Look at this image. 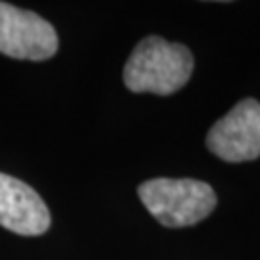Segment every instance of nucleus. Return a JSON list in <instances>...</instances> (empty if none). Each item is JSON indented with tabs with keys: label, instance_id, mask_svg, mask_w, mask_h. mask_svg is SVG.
<instances>
[{
	"label": "nucleus",
	"instance_id": "7ed1b4c3",
	"mask_svg": "<svg viewBox=\"0 0 260 260\" xmlns=\"http://www.w3.org/2000/svg\"><path fill=\"white\" fill-rule=\"evenodd\" d=\"M58 50L56 29L35 12L0 2V52L18 60H48Z\"/></svg>",
	"mask_w": 260,
	"mask_h": 260
},
{
	"label": "nucleus",
	"instance_id": "20e7f679",
	"mask_svg": "<svg viewBox=\"0 0 260 260\" xmlns=\"http://www.w3.org/2000/svg\"><path fill=\"white\" fill-rule=\"evenodd\" d=\"M206 147L223 162H249L260 156V103L243 99L214 123Z\"/></svg>",
	"mask_w": 260,
	"mask_h": 260
},
{
	"label": "nucleus",
	"instance_id": "f03ea898",
	"mask_svg": "<svg viewBox=\"0 0 260 260\" xmlns=\"http://www.w3.org/2000/svg\"><path fill=\"white\" fill-rule=\"evenodd\" d=\"M139 199L154 218L166 228H185L205 220L216 208V193L199 179L156 177L137 189Z\"/></svg>",
	"mask_w": 260,
	"mask_h": 260
},
{
	"label": "nucleus",
	"instance_id": "39448f33",
	"mask_svg": "<svg viewBox=\"0 0 260 260\" xmlns=\"http://www.w3.org/2000/svg\"><path fill=\"white\" fill-rule=\"evenodd\" d=\"M0 225L18 235H43L50 212L37 191L16 177L0 174Z\"/></svg>",
	"mask_w": 260,
	"mask_h": 260
},
{
	"label": "nucleus",
	"instance_id": "f257e3e1",
	"mask_svg": "<svg viewBox=\"0 0 260 260\" xmlns=\"http://www.w3.org/2000/svg\"><path fill=\"white\" fill-rule=\"evenodd\" d=\"M193 74V54L185 45L162 37L143 39L123 68L125 87L133 93L166 96L179 91Z\"/></svg>",
	"mask_w": 260,
	"mask_h": 260
}]
</instances>
